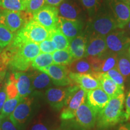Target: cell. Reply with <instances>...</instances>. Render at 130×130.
Masks as SVG:
<instances>
[{
	"mask_svg": "<svg viewBox=\"0 0 130 130\" xmlns=\"http://www.w3.org/2000/svg\"><path fill=\"white\" fill-rule=\"evenodd\" d=\"M4 51L10 61L8 66L13 71H27L32 61L40 53L38 43L32 42L24 43L13 39Z\"/></svg>",
	"mask_w": 130,
	"mask_h": 130,
	"instance_id": "1",
	"label": "cell"
},
{
	"mask_svg": "<svg viewBox=\"0 0 130 130\" xmlns=\"http://www.w3.org/2000/svg\"><path fill=\"white\" fill-rule=\"evenodd\" d=\"M125 97L124 93L111 98L105 108L98 114L96 125L101 129H106L120 122L123 113Z\"/></svg>",
	"mask_w": 130,
	"mask_h": 130,
	"instance_id": "2",
	"label": "cell"
},
{
	"mask_svg": "<svg viewBox=\"0 0 130 130\" xmlns=\"http://www.w3.org/2000/svg\"><path fill=\"white\" fill-rule=\"evenodd\" d=\"M69 92L60 115L62 121L74 119L79 106L87 100V92L76 84L69 86Z\"/></svg>",
	"mask_w": 130,
	"mask_h": 130,
	"instance_id": "3",
	"label": "cell"
},
{
	"mask_svg": "<svg viewBox=\"0 0 130 130\" xmlns=\"http://www.w3.org/2000/svg\"><path fill=\"white\" fill-rule=\"evenodd\" d=\"M51 31L32 19L21 30L16 32L14 37L24 42H32L39 43L50 38Z\"/></svg>",
	"mask_w": 130,
	"mask_h": 130,
	"instance_id": "4",
	"label": "cell"
},
{
	"mask_svg": "<svg viewBox=\"0 0 130 130\" xmlns=\"http://www.w3.org/2000/svg\"><path fill=\"white\" fill-rule=\"evenodd\" d=\"M33 18V14L26 10L12 11L3 10L0 12V24L11 31L18 32Z\"/></svg>",
	"mask_w": 130,
	"mask_h": 130,
	"instance_id": "5",
	"label": "cell"
},
{
	"mask_svg": "<svg viewBox=\"0 0 130 130\" xmlns=\"http://www.w3.org/2000/svg\"><path fill=\"white\" fill-rule=\"evenodd\" d=\"M118 27L116 19L110 14L99 16L91 21L87 27L90 35L100 36L105 37Z\"/></svg>",
	"mask_w": 130,
	"mask_h": 130,
	"instance_id": "6",
	"label": "cell"
},
{
	"mask_svg": "<svg viewBox=\"0 0 130 130\" xmlns=\"http://www.w3.org/2000/svg\"><path fill=\"white\" fill-rule=\"evenodd\" d=\"M58 18L57 8L46 5L34 13L32 19L51 31L57 28Z\"/></svg>",
	"mask_w": 130,
	"mask_h": 130,
	"instance_id": "7",
	"label": "cell"
},
{
	"mask_svg": "<svg viewBox=\"0 0 130 130\" xmlns=\"http://www.w3.org/2000/svg\"><path fill=\"white\" fill-rule=\"evenodd\" d=\"M96 115L87 101H86L79 106L76 112L75 116L74 118L75 125L81 130L92 129L96 123Z\"/></svg>",
	"mask_w": 130,
	"mask_h": 130,
	"instance_id": "8",
	"label": "cell"
},
{
	"mask_svg": "<svg viewBox=\"0 0 130 130\" xmlns=\"http://www.w3.org/2000/svg\"><path fill=\"white\" fill-rule=\"evenodd\" d=\"M39 71L48 75L55 85L58 86L72 85V81L69 76L70 71L66 66L53 64Z\"/></svg>",
	"mask_w": 130,
	"mask_h": 130,
	"instance_id": "9",
	"label": "cell"
},
{
	"mask_svg": "<svg viewBox=\"0 0 130 130\" xmlns=\"http://www.w3.org/2000/svg\"><path fill=\"white\" fill-rule=\"evenodd\" d=\"M108 50L113 53L119 54L128 50L130 46V38L125 31H113L105 37Z\"/></svg>",
	"mask_w": 130,
	"mask_h": 130,
	"instance_id": "10",
	"label": "cell"
},
{
	"mask_svg": "<svg viewBox=\"0 0 130 130\" xmlns=\"http://www.w3.org/2000/svg\"><path fill=\"white\" fill-rule=\"evenodd\" d=\"M32 103L31 98L28 96L25 98L10 116V120L16 128H19L23 126L28 119L32 110Z\"/></svg>",
	"mask_w": 130,
	"mask_h": 130,
	"instance_id": "11",
	"label": "cell"
},
{
	"mask_svg": "<svg viewBox=\"0 0 130 130\" xmlns=\"http://www.w3.org/2000/svg\"><path fill=\"white\" fill-rule=\"evenodd\" d=\"M110 5L119 28H123L130 21L129 5L124 0H110Z\"/></svg>",
	"mask_w": 130,
	"mask_h": 130,
	"instance_id": "12",
	"label": "cell"
},
{
	"mask_svg": "<svg viewBox=\"0 0 130 130\" xmlns=\"http://www.w3.org/2000/svg\"><path fill=\"white\" fill-rule=\"evenodd\" d=\"M69 92V87H52L46 90L45 95L48 102L54 109L60 110L64 107Z\"/></svg>",
	"mask_w": 130,
	"mask_h": 130,
	"instance_id": "13",
	"label": "cell"
},
{
	"mask_svg": "<svg viewBox=\"0 0 130 130\" xmlns=\"http://www.w3.org/2000/svg\"><path fill=\"white\" fill-rule=\"evenodd\" d=\"M110 99L101 88H98L87 92L86 101L98 115L108 104Z\"/></svg>",
	"mask_w": 130,
	"mask_h": 130,
	"instance_id": "14",
	"label": "cell"
},
{
	"mask_svg": "<svg viewBox=\"0 0 130 130\" xmlns=\"http://www.w3.org/2000/svg\"><path fill=\"white\" fill-rule=\"evenodd\" d=\"M107 50L108 48L105 37L100 36L90 35L87 38L84 57H101Z\"/></svg>",
	"mask_w": 130,
	"mask_h": 130,
	"instance_id": "15",
	"label": "cell"
},
{
	"mask_svg": "<svg viewBox=\"0 0 130 130\" xmlns=\"http://www.w3.org/2000/svg\"><path fill=\"white\" fill-rule=\"evenodd\" d=\"M83 25V23L80 20L68 19L60 16L58 18L57 27L63 32V35L69 39L70 41L79 36L82 31Z\"/></svg>",
	"mask_w": 130,
	"mask_h": 130,
	"instance_id": "16",
	"label": "cell"
},
{
	"mask_svg": "<svg viewBox=\"0 0 130 130\" xmlns=\"http://www.w3.org/2000/svg\"><path fill=\"white\" fill-rule=\"evenodd\" d=\"M70 79L73 84L79 86L86 92L98 88H101V84L98 79L91 74H78L69 72Z\"/></svg>",
	"mask_w": 130,
	"mask_h": 130,
	"instance_id": "17",
	"label": "cell"
},
{
	"mask_svg": "<svg viewBox=\"0 0 130 130\" xmlns=\"http://www.w3.org/2000/svg\"><path fill=\"white\" fill-rule=\"evenodd\" d=\"M91 74L100 81L101 89L111 98L124 93V89L119 87L118 84L107 75L106 73L93 72Z\"/></svg>",
	"mask_w": 130,
	"mask_h": 130,
	"instance_id": "18",
	"label": "cell"
},
{
	"mask_svg": "<svg viewBox=\"0 0 130 130\" xmlns=\"http://www.w3.org/2000/svg\"><path fill=\"white\" fill-rule=\"evenodd\" d=\"M87 42V36L82 35L78 36L71 40L69 50L75 60L85 57Z\"/></svg>",
	"mask_w": 130,
	"mask_h": 130,
	"instance_id": "19",
	"label": "cell"
},
{
	"mask_svg": "<svg viewBox=\"0 0 130 130\" xmlns=\"http://www.w3.org/2000/svg\"><path fill=\"white\" fill-rule=\"evenodd\" d=\"M14 72L19 95L22 98L28 97L33 90L28 74L21 72Z\"/></svg>",
	"mask_w": 130,
	"mask_h": 130,
	"instance_id": "20",
	"label": "cell"
},
{
	"mask_svg": "<svg viewBox=\"0 0 130 130\" xmlns=\"http://www.w3.org/2000/svg\"><path fill=\"white\" fill-rule=\"evenodd\" d=\"M57 9L58 16L60 17L68 19L79 20L78 18L80 14L81 10L77 4L64 1L58 6Z\"/></svg>",
	"mask_w": 130,
	"mask_h": 130,
	"instance_id": "21",
	"label": "cell"
},
{
	"mask_svg": "<svg viewBox=\"0 0 130 130\" xmlns=\"http://www.w3.org/2000/svg\"><path fill=\"white\" fill-rule=\"evenodd\" d=\"M28 75L31 83L32 90H41L51 85V81L50 77L39 70L32 71Z\"/></svg>",
	"mask_w": 130,
	"mask_h": 130,
	"instance_id": "22",
	"label": "cell"
},
{
	"mask_svg": "<svg viewBox=\"0 0 130 130\" xmlns=\"http://www.w3.org/2000/svg\"><path fill=\"white\" fill-rule=\"evenodd\" d=\"M116 68L125 79L130 76V54L128 50L118 54Z\"/></svg>",
	"mask_w": 130,
	"mask_h": 130,
	"instance_id": "23",
	"label": "cell"
},
{
	"mask_svg": "<svg viewBox=\"0 0 130 130\" xmlns=\"http://www.w3.org/2000/svg\"><path fill=\"white\" fill-rule=\"evenodd\" d=\"M71 72L78 74H92V66L88 59L84 57L78 60H75L68 66Z\"/></svg>",
	"mask_w": 130,
	"mask_h": 130,
	"instance_id": "24",
	"label": "cell"
},
{
	"mask_svg": "<svg viewBox=\"0 0 130 130\" xmlns=\"http://www.w3.org/2000/svg\"><path fill=\"white\" fill-rule=\"evenodd\" d=\"M50 39L56 45L57 50H63L69 49L70 40L61 31L59 28H56L51 31Z\"/></svg>",
	"mask_w": 130,
	"mask_h": 130,
	"instance_id": "25",
	"label": "cell"
},
{
	"mask_svg": "<svg viewBox=\"0 0 130 130\" xmlns=\"http://www.w3.org/2000/svg\"><path fill=\"white\" fill-rule=\"evenodd\" d=\"M100 57L102 61L101 72L106 73L110 70L116 68L118 62V54L113 53L108 50Z\"/></svg>",
	"mask_w": 130,
	"mask_h": 130,
	"instance_id": "26",
	"label": "cell"
},
{
	"mask_svg": "<svg viewBox=\"0 0 130 130\" xmlns=\"http://www.w3.org/2000/svg\"><path fill=\"white\" fill-rule=\"evenodd\" d=\"M52 55L54 63L56 64L69 66L75 60L69 49L56 50Z\"/></svg>",
	"mask_w": 130,
	"mask_h": 130,
	"instance_id": "27",
	"label": "cell"
},
{
	"mask_svg": "<svg viewBox=\"0 0 130 130\" xmlns=\"http://www.w3.org/2000/svg\"><path fill=\"white\" fill-rule=\"evenodd\" d=\"M54 64L52 54L40 53L32 61L31 66L36 70H40L50 65Z\"/></svg>",
	"mask_w": 130,
	"mask_h": 130,
	"instance_id": "28",
	"label": "cell"
},
{
	"mask_svg": "<svg viewBox=\"0 0 130 130\" xmlns=\"http://www.w3.org/2000/svg\"><path fill=\"white\" fill-rule=\"evenodd\" d=\"M24 98L18 95V96L13 99H9L7 100L5 102L4 105H3L2 110L1 111V116L3 119L6 118H9L10 116L12 115L13 112L16 107L18 106L20 102Z\"/></svg>",
	"mask_w": 130,
	"mask_h": 130,
	"instance_id": "29",
	"label": "cell"
},
{
	"mask_svg": "<svg viewBox=\"0 0 130 130\" xmlns=\"http://www.w3.org/2000/svg\"><path fill=\"white\" fill-rule=\"evenodd\" d=\"M5 89L7 93V100L14 98L19 95L14 72L10 74L7 81L5 83Z\"/></svg>",
	"mask_w": 130,
	"mask_h": 130,
	"instance_id": "30",
	"label": "cell"
},
{
	"mask_svg": "<svg viewBox=\"0 0 130 130\" xmlns=\"http://www.w3.org/2000/svg\"><path fill=\"white\" fill-rule=\"evenodd\" d=\"M0 6L8 10L22 11L27 9L24 0H0Z\"/></svg>",
	"mask_w": 130,
	"mask_h": 130,
	"instance_id": "31",
	"label": "cell"
},
{
	"mask_svg": "<svg viewBox=\"0 0 130 130\" xmlns=\"http://www.w3.org/2000/svg\"><path fill=\"white\" fill-rule=\"evenodd\" d=\"M14 35L7 27L0 24V47L3 48L12 42Z\"/></svg>",
	"mask_w": 130,
	"mask_h": 130,
	"instance_id": "32",
	"label": "cell"
},
{
	"mask_svg": "<svg viewBox=\"0 0 130 130\" xmlns=\"http://www.w3.org/2000/svg\"><path fill=\"white\" fill-rule=\"evenodd\" d=\"M106 74L110 78L113 79L117 84H118L119 87L124 89L125 78L116 68H115L113 69L110 70V71L106 72Z\"/></svg>",
	"mask_w": 130,
	"mask_h": 130,
	"instance_id": "33",
	"label": "cell"
},
{
	"mask_svg": "<svg viewBox=\"0 0 130 130\" xmlns=\"http://www.w3.org/2000/svg\"><path fill=\"white\" fill-rule=\"evenodd\" d=\"M40 52L43 53L52 54L57 50L56 45L51 39H48L39 43Z\"/></svg>",
	"mask_w": 130,
	"mask_h": 130,
	"instance_id": "34",
	"label": "cell"
},
{
	"mask_svg": "<svg viewBox=\"0 0 130 130\" xmlns=\"http://www.w3.org/2000/svg\"><path fill=\"white\" fill-rule=\"evenodd\" d=\"M81 1L90 16L93 15L96 12L99 0H81Z\"/></svg>",
	"mask_w": 130,
	"mask_h": 130,
	"instance_id": "35",
	"label": "cell"
},
{
	"mask_svg": "<svg viewBox=\"0 0 130 130\" xmlns=\"http://www.w3.org/2000/svg\"><path fill=\"white\" fill-rule=\"evenodd\" d=\"M45 3V0H30L27 5L26 11L33 14L40 9Z\"/></svg>",
	"mask_w": 130,
	"mask_h": 130,
	"instance_id": "36",
	"label": "cell"
},
{
	"mask_svg": "<svg viewBox=\"0 0 130 130\" xmlns=\"http://www.w3.org/2000/svg\"><path fill=\"white\" fill-rule=\"evenodd\" d=\"M86 58L90 63L93 72H101L102 61L100 57H90Z\"/></svg>",
	"mask_w": 130,
	"mask_h": 130,
	"instance_id": "37",
	"label": "cell"
},
{
	"mask_svg": "<svg viewBox=\"0 0 130 130\" xmlns=\"http://www.w3.org/2000/svg\"><path fill=\"white\" fill-rule=\"evenodd\" d=\"M125 112L124 113V118L125 121H130V90L128 92L126 96L125 101Z\"/></svg>",
	"mask_w": 130,
	"mask_h": 130,
	"instance_id": "38",
	"label": "cell"
},
{
	"mask_svg": "<svg viewBox=\"0 0 130 130\" xmlns=\"http://www.w3.org/2000/svg\"><path fill=\"white\" fill-rule=\"evenodd\" d=\"M8 118L4 119V121L2 122L1 126V130H17L16 127L11 122L10 120L7 119Z\"/></svg>",
	"mask_w": 130,
	"mask_h": 130,
	"instance_id": "39",
	"label": "cell"
},
{
	"mask_svg": "<svg viewBox=\"0 0 130 130\" xmlns=\"http://www.w3.org/2000/svg\"><path fill=\"white\" fill-rule=\"evenodd\" d=\"M7 93H6V89H5V84L3 88L0 90V113L2 110L3 107L4 105L5 102L7 100Z\"/></svg>",
	"mask_w": 130,
	"mask_h": 130,
	"instance_id": "40",
	"label": "cell"
},
{
	"mask_svg": "<svg viewBox=\"0 0 130 130\" xmlns=\"http://www.w3.org/2000/svg\"><path fill=\"white\" fill-rule=\"evenodd\" d=\"M64 0H45V4L49 6L57 7Z\"/></svg>",
	"mask_w": 130,
	"mask_h": 130,
	"instance_id": "41",
	"label": "cell"
},
{
	"mask_svg": "<svg viewBox=\"0 0 130 130\" xmlns=\"http://www.w3.org/2000/svg\"><path fill=\"white\" fill-rule=\"evenodd\" d=\"M7 66V63L6 62V61L4 60V59L1 55V54H0V72L3 71H6Z\"/></svg>",
	"mask_w": 130,
	"mask_h": 130,
	"instance_id": "42",
	"label": "cell"
},
{
	"mask_svg": "<svg viewBox=\"0 0 130 130\" xmlns=\"http://www.w3.org/2000/svg\"><path fill=\"white\" fill-rule=\"evenodd\" d=\"M6 71H3L0 72V90L3 88V86H4V78L6 77Z\"/></svg>",
	"mask_w": 130,
	"mask_h": 130,
	"instance_id": "43",
	"label": "cell"
},
{
	"mask_svg": "<svg viewBox=\"0 0 130 130\" xmlns=\"http://www.w3.org/2000/svg\"><path fill=\"white\" fill-rule=\"evenodd\" d=\"M31 130H48V129L42 123H37L32 126Z\"/></svg>",
	"mask_w": 130,
	"mask_h": 130,
	"instance_id": "44",
	"label": "cell"
},
{
	"mask_svg": "<svg viewBox=\"0 0 130 130\" xmlns=\"http://www.w3.org/2000/svg\"><path fill=\"white\" fill-rule=\"evenodd\" d=\"M118 130H130V123L121 125Z\"/></svg>",
	"mask_w": 130,
	"mask_h": 130,
	"instance_id": "45",
	"label": "cell"
},
{
	"mask_svg": "<svg viewBox=\"0 0 130 130\" xmlns=\"http://www.w3.org/2000/svg\"><path fill=\"white\" fill-rule=\"evenodd\" d=\"M2 118H1V115H0V129H1V123H2Z\"/></svg>",
	"mask_w": 130,
	"mask_h": 130,
	"instance_id": "46",
	"label": "cell"
},
{
	"mask_svg": "<svg viewBox=\"0 0 130 130\" xmlns=\"http://www.w3.org/2000/svg\"><path fill=\"white\" fill-rule=\"evenodd\" d=\"M24 2H25L26 6H27V5H28V3L30 0H24Z\"/></svg>",
	"mask_w": 130,
	"mask_h": 130,
	"instance_id": "47",
	"label": "cell"
},
{
	"mask_svg": "<svg viewBox=\"0 0 130 130\" xmlns=\"http://www.w3.org/2000/svg\"><path fill=\"white\" fill-rule=\"evenodd\" d=\"M127 26H128V31H129V32H130V21L128 22V24H127Z\"/></svg>",
	"mask_w": 130,
	"mask_h": 130,
	"instance_id": "48",
	"label": "cell"
},
{
	"mask_svg": "<svg viewBox=\"0 0 130 130\" xmlns=\"http://www.w3.org/2000/svg\"><path fill=\"white\" fill-rule=\"evenodd\" d=\"M124 1H125L126 3H127L129 5L130 4V0H124Z\"/></svg>",
	"mask_w": 130,
	"mask_h": 130,
	"instance_id": "49",
	"label": "cell"
},
{
	"mask_svg": "<svg viewBox=\"0 0 130 130\" xmlns=\"http://www.w3.org/2000/svg\"><path fill=\"white\" fill-rule=\"evenodd\" d=\"M2 48H1V47H0V53H1V52H2Z\"/></svg>",
	"mask_w": 130,
	"mask_h": 130,
	"instance_id": "50",
	"label": "cell"
},
{
	"mask_svg": "<svg viewBox=\"0 0 130 130\" xmlns=\"http://www.w3.org/2000/svg\"><path fill=\"white\" fill-rule=\"evenodd\" d=\"M128 51H129V54H130V46L129 47V49H128Z\"/></svg>",
	"mask_w": 130,
	"mask_h": 130,
	"instance_id": "51",
	"label": "cell"
},
{
	"mask_svg": "<svg viewBox=\"0 0 130 130\" xmlns=\"http://www.w3.org/2000/svg\"><path fill=\"white\" fill-rule=\"evenodd\" d=\"M129 7H130V4H129Z\"/></svg>",
	"mask_w": 130,
	"mask_h": 130,
	"instance_id": "52",
	"label": "cell"
}]
</instances>
